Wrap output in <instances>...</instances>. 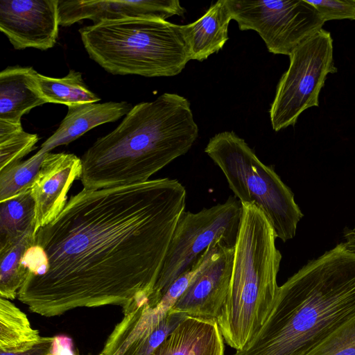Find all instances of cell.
<instances>
[{
	"label": "cell",
	"instance_id": "83f0119b",
	"mask_svg": "<svg viewBox=\"0 0 355 355\" xmlns=\"http://www.w3.org/2000/svg\"><path fill=\"white\" fill-rule=\"evenodd\" d=\"M343 237L345 240L343 243L346 248L351 251L355 252V230L345 229Z\"/></svg>",
	"mask_w": 355,
	"mask_h": 355
},
{
	"label": "cell",
	"instance_id": "8fae6325",
	"mask_svg": "<svg viewBox=\"0 0 355 355\" xmlns=\"http://www.w3.org/2000/svg\"><path fill=\"white\" fill-rule=\"evenodd\" d=\"M234 252V246L224 240L211 244L198 273L169 311L216 319L227 297Z\"/></svg>",
	"mask_w": 355,
	"mask_h": 355
},
{
	"label": "cell",
	"instance_id": "603a6c76",
	"mask_svg": "<svg viewBox=\"0 0 355 355\" xmlns=\"http://www.w3.org/2000/svg\"><path fill=\"white\" fill-rule=\"evenodd\" d=\"M45 154L38 151L26 160L0 170V202L17 196L31 189Z\"/></svg>",
	"mask_w": 355,
	"mask_h": 355
},
{
	"label": "cell",
	"instance_id": "ac0fdd59",
	"mask_svg": "<svg viewBox=\"0 0 355 355\" xmlns=\"http://www.w3.org/2000/svg\"><path fill=\"white\" fill-rule=\"evenodd\" d=\"M231 19L226 0H218L196 21L180 25L190 60L203 61L220 50L228 40Z\"/></svg>",
	"mask_w": 355,
	"mask_h": 355
},
{
	"label": "cell",
	"instance_id": "d6986e66",
	"mask_svg": "<svg viewBox=\"0 0 355 355\" xmlns=\"http://www.w3.org/2000/svg\"><path fill=\"white\" fill-rule=\"evenodd\" d=\"M41 338L22 311L9 300L0 298V351L24 350Z\"/></svg>",
	"mask_w": 355,
	"mask_h": 355
},
{
	"label": "cell",
	"instance_id": "44dd1931",
	"mask_svg": "<svg viewBox=\"0 0 355 355\" xmlns=\"http://www.w3.org/2000/svg\"><path fill=\"white\" fill-rule=\"evenodd\" d=\"M37 79L41 93L47 103L69 107L96 103L101 100L85 85L82 73L73 69L62 78H53L37 73Z\"/></svg>",
	"mask_w": 355,
	"mask_h": 355
},
{
	"label": "cell",
	"instance_id": "484cf974",
	"mask_svg": "<svg viewBox=\"0 0 355 355\" xmlns=\"http://www.w3.org/2000/svg\"><path fill=\"white\" fill-rule=\"evenodd\" d=\"M306 1L315 8L324 22L334 19L355 20V0Z\"/></svg>",
	"mask_w": 355,
	"mask_h": 355
},
{
	"label": "cell",
	"instance_id": "7a4b0ae2",
	"mask_svg": "<svg viewBox=\"0 0 355 355\" xmlns=\"http://www.w3.org/2000/svg\"><path fill=\"white\" fill-rule=\"evenodd\" d=\"M355 314V252L344 243L279 287L265 322L233 355H305Z\"/></svg>",
	"mask_w": 355,
	"mask_h": 355
},
{
	"label": "cell",
	"instance_id": "ba28073f",
	"mask_svg": "<svg viewBox=\"0 0 355 355\" xmlns=\"http://www.w3.org/2000/svg\"><path fill=\"white\" fill-rule=\"evenodd\" d=\"M333 49L331 33L322 28L290 54L288 68L277 84L269 111L275 131L294 125L304 111L318 107L327 76L338 71Z\"/></svg>",
	"mask_w": 355,
	"mask_h": 355
},
{
	"label": "cell",
	"instance_id": "d4e9b609",
	"mask_svg": "<svg viewBox=\"0 0 355 355\" xmlns=\"http://www.w3.org/2000/svg\"><path fill=\"white\" fill-rule=\"evenodd\" d=\"M305 355H355V314L333 330Z\"/></svg>",
	"mask_w": 355,
	"mask_h": 355
},
{
	"label": "cell",
	"instance_id": "9c48e42d",
	"mask_svg": "<svg viewBox=\"0 0 355 355\" xmlns=\"http://www.w3.org/2000/svg\"><path fill=\"white\" fill-rule=\"evenodd\" d=\"M240 30L256 31L269 52L290 55L324 24L306 0H226Z\"/></svg>",
	"mask_w": 355,
	"mask_h": 355
},
{
	"label": "cell",
	"instance_id": "e0dca14e",
	"mask_svg": "<svg viewBox=\"0 0 355 355\" xmlns=\"http://www.w3.org/2000/svg\"><path fill=\"white\" fill-rule=\"evenodd\" d=\"M31 67H8L0 73V120L20 123L21 116L46 103Z\"/></svg>",
	"mask_w": 355,
	"mask_h": 355
},
{
	"label": "cell",
	"instance_id": "6da1fadb",
	"mask_svg": "<svg viewBox=\"0 0 355 355\" xmlns=\"http://www.w3.org/2000/svg\"><path fill=\"white\" fill-rule=\"evenodd\" d=\"M186 198L184 187L168 178L83 189L34 235L21 261L19 300L53 317L81 307L123 309L148 297Z\"/></svg>",
	"mask_w": 355,
	"mask_h": 355
},
{
	"label": "cell",
	"instance_id": "8992f818",
	"mask_svg": "<svg viewBox=\"0 0 355 355\" xmlns=\"http://www.w3.org/2000/svg\"><path fill=\"white\" fill-rule=\"evenodd\" d=\"M205 152L220 168L241 204L260 209L283 242L294 238L304 215L293 193L243 139L232 131L218 133L209 139Z\"/></svg>",
	"mask_w": 355,
	"mask_h": 355
},
{
	"label": "cell",
	"instance_id": "f1b7e54d",
	"mask_svg": "<svg viewBox=\"0 0 355 355\" xmlns=\"http://www.w3.org/2000/svg\"><path fill=\"white\" fill-rule=\"evenodd\" d=\"M98 355H103V354L102 353H101V354H98Z\"/></svg>",
	"mask_w": 355,
	"mask_h": 355
},
{
	"label": "cell",
	"instance_id": "4fadbf2b",
	"mask_svg": "<svg viewBox=\"0 0 355 355\" xmlns=\"http://www.w3.org/2000/svg\"><path fill=\"white\" fill-rule=\"evenodd\" d=\"M81 159L71 153H46L30 189L35 204L33 234L52 222L67 202V193L79 180Z\"/></svg>",
	"mask_w": 355,
	"mask_h": 355
},
{
	"label": "cell",
	"instance_id": "ffe728a7",
	"mask_svg": "<svg viewBox=\"0 0 355 355\" xmlns=\"http://www.w3.org/2000/svg\"><path fill=\"white\" fill-rule=\"evenodd\" d=\"M34 215L35 204L30 189L0 202V245L33 233Z\"/></svg>",
	"mask_w": 355,
	"mask_h": 355
},
{
	"label": "cell",
	"instance_id": "3957f363",
	"mask_svg": "<svg viewBox=\"0 0 355 355\" xmlns=\"http://www.w3.org/2000/svg\"><path fill=\"white\" fill-rule=\"evenodd\" d=\"M198 136L189 101L164 93L132 107L111 132L99 137L80 157L83 189L143 182L187 153Z\"/></svg>",
	"mask_w": 355,
	"mask_h": 355
},
{
	"label": "cell",
	"instance_id": "5bb4252c",
	"mask_svg": "<svg viewBox=\"0 0 355 355\" xmlns=\"http://www.w3.org/2000/svg\"><path fill=\"white\" fill-rule=\"evenodd\" d=\"M58 22L69 26L84 19L94 24L129 18L166 20L186 12L178 0L68 1L58 0Z\"/></svg>",
	"mask_w": 355,
	"mask_h": 355
},
{
	"label": "cell",
	"instance_id": "7c38bea8",
	"mask_svg": "<svg viewBox=\"0 0 355 355\" xmlns=\"http://www.w3.org/2000/svg\"><path fill=\"white\" fill-rule=\"evenodd\" d=\"M58 0H1L0 30L13 48H52L58 36Z\"/></svg>",
	"mask_w": 355,
	"mask_h": 355
},
{
	"label": "cell",
	"instance_id": "277c9868",
	"mask_svg": "<svg viewBox=\"0 0 355 355\" xmlns=\"http://www.w3.org/2000/svg\"><path fill=\"white\" fill-rule=\"evenodd\" d=\"M242 207L229 291L216 318L223 339L236 351L252 339L267 319L279 287L282 260L266 215L254 204Z\"/></svg>",
	"mask_w": 355,
	"mask_h": 355
},
{
	"label": "cell",
	"instance_id": "4316f807",
	"mask_svg": "<svg viewBox=\"0 0 355 355\" xmlns=\"http://www.w3.org/2000/svg\"><path fill=\"white\" fill-rule=\"evenodd\" d=\"M58 338L54 336L42 337L30 347L17 352L0 351V355H54L53 349Z\"/></svg>",
	"mask_w": 355,
	"mask_h": 355
},
{
	"label": "cell",
	"instance_id": "52a82bcc",
	"mask_svg": "<svg viewBox=\"0 0 355 355\" xmlns=\"http://www.w3.org/2000/svg\"><path fill=\"white\" fill-rule=\"evenodd\" d=\"M242 213L241 202L230 196L209 208L182 214L158 279L148 297L150 306H155L180 276L200 263L211 244L224 240L235 246Z\"/></svg>",
	"mask_w": 355,
	"mask_h": 355
},
{
	"label": "cell",
	"instance_id": "9a60e30c",
	"mask_svg": "<svg viewBox=\"0 0 355 355\" xmlns=\"http://www.w3.org/2000/svg\"><path fill=\"white\" fill-rule=\"evenodd\" d=\"M216 319L187 316L150 355H224Z\"/></svg>",
	"mask_w": 355,
	"mask_h": 355
},
{
	"label": "cell",
	"instance_id": "2e32d148",
	"mask_svg": "<svg viewBox=\"0 0 355 355\" xmlns=\"http://www.w3.org/2000/svg\"><path fill=\"white\" fill-rule=\"evenodd\" d=\"M133 106L126 101L87 103L68 107V112L58 129L41 146L39 151L67 145L89 130L103 123L114 122L125 116Z\"/></svg>",
	"mask_w": 355,
	"mask_h": 355
},
{
	"label": "cell",
	"instance_id": "30bf717a",
	"mask_svg": "<svg viewBox=\"0 0 355 355\" xmlns=\"http://www.w3.org/2000/svg\"><path fill=\"white\" fill-rule=\"evenodd\" d=\"M175 300L164 295L154 307L147 297L135 300L123 309V318L114 328L103 355H150L187 315L169 311Z\"/></svg>",
	"mask_w": 355,
	"mask_h": 355
},
{
	"label": "cell",
	"instance_id": "7402d4cb",
	"mask_svg": "<svg viewBox=\"0 0 355 355\" xmlns=\"http://www.w3.org/2000/svg\"><path fill=\"white\" fill-rule=\"evenodd\" d=\"M34 239L33 232L11 243L0 245V296L7 300L17 297L26 272L21 265L23 255Z\"/></svg>",
	"mask_w": 355,
	"mask_h": 355
},
{
	"label": "cell",
	"instance_id": "5b68a950",
	"mask_svg": "<svg viewBox=\"0 0 355 355\" xmlns=\"http://www.w3.org/2000/svg\"><path fill=\"white\" fill-rule=\"evenodd\" d=\"M78 32L89 58L114 75L174 76L190 60L180 25L166 20L103 21Z\"/></svg>",
	"mask_w": 355,
	"mask_h": 355
},
{
	"label": "cell",
	"instance_id": "cb8c5ba5",
	"mask_svg": "<svg viewBox=\"0 0 355 355\" xmlns=\"http://www.w3.org/2000/svg\"><path fill=\"white\" fill-rule=\"evenodd\" d=\"M38 140L37 134L24 130L21 123L0 120V170L21 162Z\"/></svg>",
	"mask_w": 355,
	"mask_h": 355
}]
</instances>
